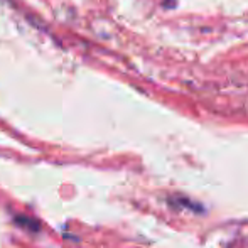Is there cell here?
Returning a JSON list of instances; mask_svg holds the SVG:
<instances>
[{
    "mask_svg": "<svg viewBox=\"0 0 248 248\" xmlns=\"http://www.w3.org/2000/svg\"><path fill=\"white\" fill-rule=\"evenodd\" d=\"M17 223L22 225V226H26V228H34V230L39 228L37 221H34V218H17Z\"/></svg>",
    "mask_w": 248,
    "mask_h": 248,
    "instance_id": "obj_1",
    "label": "cell"
}]
</instances>
